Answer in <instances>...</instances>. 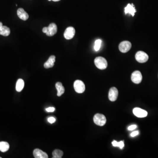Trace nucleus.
I'll return each instance as SVG.
<instances>
[{"label": "nucleus", "mask_w": 158, "mask_h": 158, "mask_svg": "<svg viewBox=\"0 0 158 158\" xmlns=\"http://www.w3.org/2000/svg\"><path fill=\"white\" fill-rule=\"evenodd\" d=\"M131 47V44L128 41H124L120 43L119 46V48L120 52L123 53H126L128 52Z\"/></svg>", "instance_id": "5"}, {"label": "nucleus", "mask_w": 158, "mask_h": 158, "mask_svg": "<svg viewBox=\"0 0 158 158\" xmlns=\"http://www.w3.org/2000/svg\"><path fill=\"white\" fill-rule=\"evenodd\" d=\"M24 81L22 79H19L17 80L16 84V90L18 92H21L24 87Z\"/></svg>", "instance_id": "17"}, {"label": "nucleus", "mask_w": 158, "mask_h": 158, "mask_svg": "<svg viewBox=\"0 0 158 158\" xmlns=\"http://www.w3.org/2000/svg\"><path fill=\"white\" fill-rule=\"evenodd\" d=\"M47 28V31L46 33V34L47 36H53L55 34H56L57 32V27L55 23H52L48 25Z\"/></svg>", "instance_id": "9"}, {"label": "nucleus", "mask_w": 158, "mask_h": 158, "mask_svg": "<svg viewBox=\"0 0 158 158\" xmlns=\"http://www.w3.org/2000/svg\"><path fill=\"white\" fill-rule=\"evenodd\" d=\"M9 145L8 142L5 141L0 142V151L1 152H6L9 150Z\"/></svg>", "instance_id": "18"}, {"label": "nucleus", "mask_w": 158, "mask_h": 158, "mask_svg": "<svg viewBox=\"0 0 158 158\" xmlns=\"http://www.w3.org/2000/svg\"><path fill=\"white\" fill-rule=\"evenodd\" d=\"M55 87L57 90V96L58 97L61 96L64 94L65 92V88L63 86L62 83L60 82H57L55 84Z\"/></svg>", "instance_id": "15"}, {"label": "nucleus", "mask_w": 158, "mask_h": 158, "mask_svg": "<svg viewBox=\"0 0 158 158\" xmlns=\"http://www.w3.org/2000/svg\"><path fill=\"white\" fill-rule=\"evenodd\" d=\"M48 1H51L52 0H48Z\"/></svg>", "instance_id": "29"}, {"label": "nucleus", "mask_w": 158, "mask_h": 158, "mask_svg": "<svg viewBox=\"0 0 158 158\" xmlns=\"http://www.w3.org/2000/svg\"><path fill=\"white\" fill-rule=\"evenodd\" d=\"M93 119L94 123L99 126H103L106 123V116L102 114L98 113L95 114L94 116Z\"/></svg>", "instance_id": "2"}, {"label": "nucleus", "mask_w": 158, "mask_h": 158, "mask_svg": "<svg viewBox=\"0 0 158 158\" xmlns=\"http://www.w3.org/2000/svg\"><path fill=\"white\" fill-rule=\"evenodd\" d=\"M55 61V56L52 55L49 58L48 60L44 64V67L46 68H52L54 66Z\"/></svg>", "instance_id": "14"}, {"label": "nucleus", "mask_w": 158, "mask_h": 158, "mask_svg": "<svg viewBox=\"0 0 158 158\" xmlns=\"http://www.w3.org/2000/svg\"><path fill=\"white\" fill-rule=\"evenodd\" d=\"M139 132L138 131H134V132H132L131 134H130V136L132 137H134L135 136L138 135Z\"/></svg>", "instance_id": "25"}, {"label": "nucleus", "mask_w": 158, "mask_h": 158, "mask_svg": "<svg viewBox=\"0 0 158 158\" xmlns=\"http://www.w3.org/2000/svg\"><path fill=\"white\" fill-rule=\"evenodd\" d=\"M53 158H61L63 155V152L59 149H55L52 152Z\"/></svg>", "instance_id": "19"}, {"label": "nucleus", "mask_w": 158, "mask_h": 158, "mask_svg": "<svg viewBox=\"0 0 158 158\" xmlns=\"http://www.w3.org/2000/svg\"><path fill=\"white\" fill-rule=\"evenodd\" d=\"M136 12L135 9V6L133 4H128L125 7V14H130L132 16H135V13Z\"/></svg>", "instance_id": "13"}, {"label": "nucleus", "mask_w": 158, "mask_h": 158, "mask_svg": "<svg viewBox=\"0 0 158 158\" xmlns=\"http://www.w3.org/2000/svg\"><path fill=\"white\" fill-rule=\"evenodd\" d=\"M131 78L133 83L136 84H140L142 81V74L140 71H135L132 73Z\"/></svg>", "instance_id": "6"}, {"label": "nucleus", "mask_w": 158, "mask_h": 158, "mask_svg": "<svg viewBox=\"0 0 158 158\" xmlns=\"http://www.w3.org/2000/svg\"><path fill=\"white\" fill-rule=\"evenodd\" d=\"M118 96V90L116 87L110 88L108 92V98L112 102H115Z\"/></svg>", "instance_id": "8"}, {"label": "nucleus", "mask_w": 158, "mask_h": 158, "mask_svg": "<svg viewBox=\"0 0 158 158\" xmlns=\"http://www.w3.org/2000/svg\"><path fill=\"white\" fill-rule=\"evenodd\" d=\"M136 60L140 63H145L149 59V56L145 52L139 51L136 54Z\"/></svg>", "instance_id": "4"}, {"label": "nucleus", "mask_w": 158, "mask_h": 158, "mask_svg": "<svg viewBox=\"0 0 158 158\" xmlns=\"http://www.w3.org/2000/svg\"><path fill=\"white\" fill-rule=\"evenodd\" d=\"M47 120H48V122H49V123H50V124H52L55 122V121H56V119H55V118L54 117H50L48 118Z\"/></svg>", "instance_id": "22"}, {"label": "nucleus", "mask_w": 158, "mask_h": 158, "mask_svg": "<svg viewBox=\"0 0 158 158\" xmlns=\"http://www.w3.org/2000/svg\"><path fill=\"white\" fill-rule=\"evenodd\" d=\"M96 66L100 69H105L107 67L108 63L106 60L102 57H98L95 59Z\"/></svg>", "instance_id": "1"}, {"label": "nucleus", "mask_w": 158, "mask_h": 158, "mask_svg": "<svg viewBox=\"0 0 158 158\" xmlns=\"http://www.w3.org/2000/svg\"><path fill=\"white\" fill-rule=\"evenodd\" d=\"M47 27H44L43 28V32L44 33H46L47 32Z\"/></svg>", "instance_id": "26"}, {"label": "nucleus", "mask_w": 158, "mask_h": 158, "mask_svg": "<svg viewBox=\"0 0 158 158\" xmlns=\"http://www.w3.org/2000/svg\"><path fill=\"white\" fill-rule=\"evenodd\" d=\"M137 126L136 125H132L131 126H129L128 128V130H134L135 129L137 128Z\"/></svg>", "instance_id": "24"}, {"label": "nucleus", "mask_w": 158, "mask_h": 158, "mask_svg": "<svg viewBox=\"0 0 158 158\" xmlns=\"http://www.w3.org/2000/svg\"><path fill=\"white\" fill-rule=\"evenodd\" d=\"M112 144L114 147H118L120 149H122L124 146V141H120L119 142H117L116 141H113L112 142Z\"/></svg>", "instance_id": "20"}, {"label": "nucleus", "mask_w": 158, "mask_h": 158, "mask_svg": "<svg viewBox=\"0 0 158 158\" xmlns=\"http://www.w3.org/2000/svg\"><path fill=\"white\" fill-rule=\"evenodd\" d=\"M133 112L136 116L139 118L145 117L148 115V113L146 111L139 108H135L133 109Z\"/></svg>", "instance_id": "10"}, {"label": "nucleus", "mask_w": 158, "mask_h": 158, "mask_svg": "<svg viewBox=\"0 0 158 158\" xmlns=\"http://www.w3.org/2000/svg\"><path fill=\"white\" fill-rule=\"evenodd\" d=\"M101 44H102V41L100 39L96 40L95 42V46H94V49L95 51H98L100 49Z\"/></svg>", "instance_id": "21"}, {"label": "nucleus", "mask_w": 158, "mask_h": 158, "mask_svg": "<svg viewBox=\"0 0 158 158\" xmlns=\"http://www.w3.org/2000/svg\"><path fill=\"white\" fill-rule=\"evenodd\" d=\"M17 13L18 17L23 20H26L29 18V15L23 8H20L18 9Z\"/></svg>", "instance_id": "12"}, {"label": "nucleus", "mask_w": 158, "mask_h": 158, "mask_svg": "<svg viewBox=\"0 0 158 158\" xmlns=\"http://www.w3.org/2000/svg\"><path fill=\"white\" fill-rule=\"evenodd\" d=\"M75 34V30L72 26H70L66 28L64 33L65 38L67 40H70L72 39Z\"/></svg>", "instance_id": "7"}, {"label": "nucleus", "mask_w": 158, "mask_h": 158, "mask_svg": "<svg viewBox=\"0 0 158 158\" xmlns=\"http://www.w3.org/2000/svg\"><path fill=\"white\" fill-rule=\"evenodd\" d=\"M3 26V24H2V23L1 22H0V28H1V27H2V26Z\"/></svg>", "instance_id": "27"}, {"label": "nucleus", "mask_w": 158, "mask_h": 158, "mask_svg": "<svg viewBox=\"0 0 158 158\" xmlns=\"http://www.w3.org/2000/svg\"><path fill=\"white\" fill-rule=\"evenodd\" d=\"M55 108L54 107H50L46 108V111L47 112H53L55 111Z\"/></svg>", "instance_id": "23"}, {"label": "nucleus", "mask_w": 158, "mask_h": 158, "mask_svg": "<svg viewBox=\"0 0 158 158\" xmlns=\"http://www.w3.org/2000/svg\"><path fill=\"white\" fill-rule=\"evenodd\" d=\"M0 158H1V157H0Z\"/></svg>", "instance_id": "30"}, {"label": "nucleus", "mask_w": 158, "mask_h": 158, "mask_svg": "<svg viewBox=\"0 0 158 158\" xmlns=\"http://www.w3.org/2000/svg\"><path fill=\"white\" fill-rule=\"evenodd\" d=\"M52 1H53L57 2L58 1H60V0H52Z\"/></svg>", "instance_id": "28"}, {"label": "nucleus", "mask_w": 158, "mask_h": 158, "mask_svg": "<svg viewBox=\"0 0 158 158\" xmlns=\"http://www.w3.org/2000/svg\"><path fill=\"white\" fill-rule=\"evenodd\" d=\"M33 156L35 158H47L48 155L45 152H44L40 149H36L34 150Z\"/></svg>", "instance_id": "11"}, {"label": "nucleus", "mask_w": 158, "mask_h": 158, "mask_svg": "<svg viewBox=\"0 0 158 158\" xmlns=\"http://www.w3.org/2000/svg\"><path fill=\"white\" fill-rule=\"evenodd\" d=\"M10 34V30L9 27L3 25L0 28V35L3 36H7Z\"/></svg>", "instance_id": "16"}, {"label": "nucleus", "mask_w": 158, "mask_h": 158, "mask_svg": "<svg viewBox=\"0 0 158 158\" xmlns=\"http://www.w3.org/2000/svg\"><path fill=\"white\" fill-rule=\"evenodd\" d=\"M74 88L76 92L78 93H82L85 90V86L83 81L76 80L74 83Z\"/></svg>", "instance_id": "3"}]
</instances>
